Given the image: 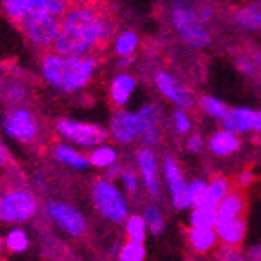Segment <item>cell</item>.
I'll list each match as a JSON object with an SVG mask.
<instances>
[{"mask_svg": "<svg viewBox=\"0 0 261 261\" xmlns=\"http://www.w3.org/2000/svg\"><path fill=\"white\" fill-rule=\"evenodd\" d=\"M115 33L112 15L99 2H73L61 18L51 51L66 57H100Z\"/></svg>", "mask_w": 261, "mask_h": 261, "instance_id": "6da1fadb", "label": "cell"}, {"mask_svg": "<svg viewBox=\"0 0 261 261\" xmlns=\"http://www.w3.org/2000/svg\"><path fill=\"white\" fill-rule=\"evenodd\" d=\"M100 57H66L55 51L44 53L40 68L44 81L62 93L81 92L95 77Z\"/></svg>", "mask_w": 261, "mask_h": 261, "instance_id": "7a4b0ae2", "label": "cell"}, {"mask_svg": "<svg viewBox=\"0 0 261 261\" xmlns=\"http://www.w3.org/2000/svg\"><path fill=\"white\" fill-rule=\"evenodd\" d=\"M172 22L177 35L192 48H205L210 42V33L205 28V20L199 17L196 8L179 0L172 8Z\"/></svg>", "mask_w": 261, "mask_h": 261, "instance_id": "3957f363", "label": "cell"}, {"mask_svg": "<svg viewBox=\"0 0 261 261\" xmlns=\"http://www.w3.org/2000/svg\"><path fill=\"white\" fill-rule=\"evenodd\" d=\"M61 18L48 11H31L17 22V26L33 46L51 49V44L61 30Z\"/></svg>", "mask_w": 261, "mask_h": 261, "instance_id": "277c9868", "label": "cell"}, {"mask_svg": "<svg viewBox=\"0 0 261 261\" xmlns=\"http://www.w3.org/2000/svg\"><path fill=\"white\" fill-rule=\"evenodd\" d=\"M39 210V201L26 188H8L0 192V221L22 223L31 219Z\"/></svg>", "mask_w": 261, "mask_h": 261, "instance_id": "5b68a950", "label": "cell"}, {"mask_svg": "<svg viewBox=\"0 0 261 261\" xmlns=\"http://www.w3.org/2000/svg\"><path fill=\"white\" fill-rule=\"evenodd\" d=\"M92 196L95 208L112 223H122L128 218V203L121 192L108 179H97L93 183Z\"/></svg>", "mask_w": 261, "mask_h": 261, "instance_id": "8992f818", "label": "cell"}, {"mask_svg": "<svg viewBox=\"0 0 261 261\" xmlns=\"http://www.w3.org/2000/svg\"><path fill=\"white\" fill-rule=\"evenodd\" d=\"M55 130L62 139L86 146V148H95L97 144L105 143L108 139V132L102 126L88 124V122L68 121V119H62V121L57 122Z\"/></svg>", "mask_w": 261, "mask_h": 261, "instance_id": "52a82bcc", "label": "cell"}, {"mask_svg": "<svg viewBox=\"0 0 261 261\" xmlns=\"http://www.w3.org/2000/svg\"><path fill=\"white\" fill-rule=\"evenodd\" d=\"M44 212L48 214V218L57 226H61L62 230L66 234H70L71 238H81L86 232L84 216L71 205H66L61 201H49L44 205Z\"/></svg>", "mask_w": 261, "mask_h": 261, "instance_id": "ba28073f", "label": "cell"}, {"mask_svg": "<svg viewBox=\"0 0 261 261\" xmlns=\"http://www.w3.org/2000/svg\"><path fill=\"white\" fill-rule=\"evenodd\" d=\"M4 130L13 139H18L22 143H31L39 135L40 124L30 110L17 108L4 115Z\"/></svg>", "mask_w": 261, "mask_h": 261, "instance_id": "9c48e42d", "label": "cell"}, {"mask_svg": "<svg viewBox=\"0 0 261 261\" xmlns=\"http://www.w3.org/2000/svg\"><path fill=\"white\" fill-rule=\"evenodd\" d=\"M163 168H165V177H166V183H168L170 192H172V201H174L175 208L185 210L188 206H192L188 187L185 183L183 175H181V170H179L177 163L172 157H166Z\"/></svg>", "mask_w": 261, "mask_h": 261, "instance_id": "30bf717a", "label": "cell"}, {"mask_svg": "<svg viewBox=\"0 0 261 261\" xmlns=\"http://www.w3.org/2000/svg\"><path fill=\"white\" fill-rule=\"evenodd\" d=\"M110 134L117 143L128 144L132 141H135L141 135V126H139V119H137V113L130 112H117L112 117L110 122Z\"/></svg>", "mask_w": 261, "mask_h": 261, "instance_id": "8fae6325", "label": "cell"}, {"mask_svg": "<svg viewBox=\"0 0 261 261\" xmlns=\"http://www.w3.org/2000/svg\"><path fill=\"white\" fill-rule=\"evenodd\" d=\"M225 130H230L234 134H245V132H259L261 134V112H254L248 108L228 110L223 117Z\"/></svg>", "mask_w": 261, "mask_h": 261, "instance_id": "7c38bea8", "label": "cell"}, {"mask_svg": "<svg viewBox=\"0 0 261 261\" xmlns=\"http://www.w3.org/2000/svg\"><path fill=\"white\" fill-rule=\"evenodd\" d=\"M155 84H157V88H159V92H161L170 102L177 105L179 108L187 110L194 105V97H192V93L188 92L187 88L179 83V81H175L172 75L166 73V71H157Z\"/></svg>", "mask_w": 261, "mask_h": 261, "instance_id": "4fadbf2b", "label": "cell"}, {"mask_svg": "<svg viewBox=\"0 0 261 261\" xmlns=\"http://www.w3.org/2000/svg\"><path fill=\"white\" fill-rule=\"evenodd\" d=\"M137 119H139V126H141V141L146 148L150 146H155L157 141H159V128H157V122H159V110L155 105H146L137 112Z\"/></svg>", "mask_w": 261, "mask_h": 261, "instance_id": "5bb4252c", "label": "cell"}, {"mask_svg": "<svg viewBox=\"0 0 261 261\" xmlns=\"http://www.w3.org/2000/svg\"><path fill=\"white\" fill-rule=\"evenodd\" d=\"M214 230L218 234L223 245H232V247H240L243 243L247 225H245L243 216L241 218H230V219H218Z\"/></svg>", "mask_w": 261, "mask_h": 261, "instance_id": "9a60e30c", "label": "cell"}, {"mask_svg": "<svg viewBox=\"0 0 261 261\" xmlns=\"http://www.w3.org/2000/svg\"><path fill=\"white\" fill-rule=\"evenodd\" d=\"M137 165H139L141 175H143L144 187L148 190V194L152 197H157L159 194V181H157V163L155 155L152 153V150L143 148L137 152Z\"/></svg>", "mask_w": 261, "mask_h": 261, "instance_id": "2e32d148", "label": "cell"}, {"mask_svg": "<svg viewBox=\"0 0 261 261\" xmlns=\"http://www.w3.org/2000/svg\"><path fill=\"white\" fill-rule=\"evenodd\" d=\"M247 201L241 190H228L226 196L219 201L218 205V219H230V218H241L245 214Z\"/></svg>", "mask_w": 261, "mask_h": 261, "instance_id": "e0dca14e", "label": "cell"}, {"mask_svg": "<svg viewBox=\"0 0 261 261\" xmlns=\"http://www.w3.org/2000/svg\"><path fill=\"white\" fill-rule=\"evenodd\" d=\"M218 234L214 228L208 226H192L190 232H188V243L190 247L199 254H206L210 252L216 243H218Z\"/></svg>", "mask_w": 261, "mask_h": 261, "instance_id": "ac0fdd59", "label": "cell"}, {"mask_svg": "<svg viewBox=\"0 0 261 261\" xmlns=\"http://www.w3.org/2000/svg\"><path fill=\"white\" fill-rule=\"evenodd\" d=\"M135 90V81L132 75L128 73H121L113 79L112 88H110V99H112L113 106H124L128 102V99L132 97Z\"/></svg>", "mask_w": 261, "mask_h": 261, "instance_id": "d6986e66", "label": "cell"}, {"mask_svg": "<svg viewBox=\"0 0 261 261\" xmlns=\"http://www.w3.org/2000/svg\"><path fill=\"white\" fill-rule=\"evenodd\" d=\"M240 139H238V135L230 130H223L218 132V134L212 135V139H210V150L212 153L216 155H230V153L238 152L240 150Z\"/></svg>", "mask_w": 261, "mask_h": 261, "instance_id": "ffe728a7", "label": "cell"}, {"mask_svg": "<svg viewBox=\"0 0 261 261\" xmlns=\"http://www.w3.org/2000/svg\"><path fill=\"white\" fill-rule=\"evenodd\" d=\"M53 157H55L57 161H61V163H64V165L71 166V168H77V170L92 166L90 157L79 153L77 150L70 148V146H66V144H55V146H53Z\"/></svg>", "mask_w": 261, "mask_h": 261, "instance_id": "44dd1931", "label": "cell"}, {"mask_svg": "<svg viewBox=\"0 0 261 261\" xmlns=\"http://www.w3.org/2000/svg\"><path fill=\"white\" fill-rule=\"evenodd\" d=\"M230 190V185L225 177H214L212 183L206 185L205 196L201 201L199 206H206V208H218L219 201L226 196V192Z\"/></svg>", "mask_w": 261, "mask_h": 261, "instance_id": "7402d4cb", "label": "cell"}, {"mask_svg": "<svg viewBox=\"0 0 261 261\" xmlns=\"http://www.w3.org/2000/svg\"><path fill=\"white\" fill-rule=\"evenodd\" d=\"M236 22L247 30H261V2L250 4L236 13Z\"/></svg>", "mask_w": 261, "mask_h": 261, "instance_id": "603a6c76", "label": "cell"}, {"mask_svg": "<svg viewBox=\"0 0 261 261\" xmlns=\"http://www.w3.org/2000/svg\"><path fill=\"white\" fill-rule=\"evenodd\" d=\"M115 161H117V152L112 146H106L102 143L97 144L95 150H92L90 153V163L97 168H110Z\"/></svg>", "mask_w": 261, "mask_h": 261, "instance_id": "cb8c5ba5", "label": "cell"}, {"mask_svg": "<svg viewBox=\"0 0 261 261\" xmlns=\"http://www.w3.org/2000/svg\"><path fill=\"white\" fill-rule=\"evenodd\" d=\"M218 221V210L206 208V206H196L194 212L190 214V225L192 226H208L214 228Z\"/></svg>", "mask_w": 261, "mask_h": 261, "instance_id": "d4e9b609", "label": "cell"}, {"mask_svg": "<svg viewBox=\"0 0 261 261\" xmlns=\"http://www.w3.org/2000/svg\"><path fill=\"white\" fill-rule=\"evenodd\" d=\"M137 44H139V39L135 35L134 31H122L121 35L115 39L113 42V49L117 53L119 57H124V55H132L137 48Z\"/></svg>", "mask_w": 261, "mask_h": 261, "instance_id": "484cf974", "label": "cell"}, {"mask_svg": "<svg viewBox=\"0 0 261 261\" xmlns=\"http://www.w3.org/2000/svg\"><path fill=\"white\" fill-rule=\"evenodd\" d=\"M144 257H146V248H144L143 241L137 240H128L119 252V259L122 261H143Z\"/></svg>", "mask_w": 261, "mask_h": 261, "instance_id": "4316f807", "label": "cell"}, {"mask_svg": "<svg viewBox=\"0 0 261 261\" xmlns=\"http://www.w3.org/2000/svg\"><path fill=\"white\" fill-rule=\"evenodd\" d=\"M4 245H6V248H8L9 252L22 254V252H26L28 247H30V240H28V234H26V232L15 228V230H11L8 234V238H6V241H4Z\"/></svg>", "mask_w": 261, "mask_h": 261, "instance_id": "83f0119b", "label": "cell"}, {"mask_svg": "<svg viewBox=\"0 0 261 261\" xmlns=\"http://www.w3.org/2000/svg\"><path fill=\"white\" fill-rule=\"evenodd\" d=\"M144 223H146V228L152 232L153 236H159L165 230V219H163V214L155 208V206H146L144 208Z\"/></svg>", "mask_w": 261, "mask_h": 261, "instance_id": "f1b7e54d", "label": "cell"}, {"mask_svg": "<svg viewBox=\"0 0 261 261\" xmlns=\"http://www.w3.org/2000/svg\"><path fill=\"white\" fill-rule=\"evenodd\" d=\"M199 105H201V110L205 113H208L210 117L221 119V121L226 113H228V108H226L219 99H216V97H201Z\"/></svg>", "mask_w": 261, "mask_h": 261, "instance_id": "f546056e", "label": "cell"}, {"mask_svg": "<svg viewBox=\"0 0 261 261\" xmlns=\"http://www.w3.org/2000/svg\"><path fill=\"white\" fill-rule=\"evenodd\" d=\"M126 236H128V240L144 241V236H146V223H144V218H141V216H128Z\"/></svg>", "mask_w": 261, "mask_h": 261, "instance_id": "4dcf8cb0", "label": "cell"}, {"mask_svg": "<svg viewBox=\"0 0 261 261\" xmlns=\"http://www.w3.org/2000/svg\"><path fill=\"white\" fill-rule=\"evenodd\" d=\"M172 121H174V128L177 134H187L188 130H190L192 122H190V117L187 115V112H185V108H179L174 112V115H172Z\"/></svg>", "mask_w": 261, "mask_h": 261, "instance_id": "1f68e13d", "label": "cell"}, {"mask_svg": "<svg viewBox=\"0 0 261 261\" xmlns=\"http://www.w3.org/2000/svg\"><path fill=\"white\" fill-rule=\"evenodd\" d=\"M205 190H206V183L196 179V181H192L190 187H188V194H190V201H192V206H199L201 201H203V196H205Z\"/></svg>", "mask_w": 261, "mask_h": 261, "instance_id": "d6a6232c", "label": "cell"}, {"mask_svg": "<svg viewBox=\"0 0 261 261\" xmlns=\"http://www.w3.org/2000/svg\"><path fill=\"white\" fill-rule=\"evenodd\" d=\"M119 175H121L122 183H124V187H126L128 194H130V196H135L137 190H139V181H137L135 172H132V170H121V174Z\"/></svg>", "mask_w": 261, "mask_h": 261, "instance_id": "836d02e7", "label": "cell"}, {"mask_svg": "<svg viewBox=\"0 0 261 261\" xmlns=\"http://www.w3.org/2000/svg\"><path fill=\"white\" fill-rule=\"evenodd\" d=\"M218 257L219 259H228V261H234V259H243V256L241 254H238L240 250H238V247H232V245H225L223 248H219L218 250Z\"/></svg>", "mask_w": 261, "mask_h": 261, "instance_id": "e575fe53", "label": "cell"}, {"mask_svg": "<svg viewBox=\"0 0 261 261\" xmlns=\"http://www.w3.org/2000/svg\"><path fill=\"white\" fill-rule=\"evenodd\" d=\"M203 146H205V141L201 139L199 135H192L190 139H188V143H187L188 152H192V153L201 152V150H203Z\"/></svg>", "mask_w": 261, "mask_h": 261, "instance_id": "d590c367", "label": "cell"}, {"mask_svg": "<svg viewBox=\"0 0 261 261\" xmlns=\"http://www.w3.org/2000/svg\"><path fill=\"white\" fill-rule=\"evenodd\" d=\"M248 257H250V259H261V245H257V247L250 248V252H248Z\"/></svg>", "mask_w": 261, "mask_h": 261, "instance_id": "8d00e7d4", "label": "cell"}, {"mask_svg": "<svg viewBox=\"0 0 261 261\" xmlns=\"http://www.w3.org/2000/svg\"><path fill=\"white\" fill-rule=\"evenodd\" d=\"M250 181H252V174H250V172H245V174H241L240 185H247V183H250Z\"/></svg>", "mask_w": 261, "mask_h": 261, "instance_id": "74e56055", "label": "cell"}, {"mask_svg": "<svg viewBox=\"0 0 261 261\" xmlns=\"http://www.w3.org/2000/svg\"><path fill=\"white\" fill-rule=\"evenodd\" d=\"M6 161H8V153H6L4 146H2V144H0V166H2V165H6Z\"/></svg>", "mask_w": 261, "mask_h": 261, "instance_id": "f35d334b", "label": "cell"}, {"mask_svg": "<svg viewBox=\"0 0 261 261\" xmlns=\"http://www.w3.org/2000/svg\"><path fill=\"white\" fill-rule=\"evenodd\" d=\"M4 247H6L4 241H2V238H0V254H2V250H4Z\"/></svg>", "mask_w": 261, "mask_h": 261, "instance_id": "ab89813d", "label": "cell"}]
</instances>
